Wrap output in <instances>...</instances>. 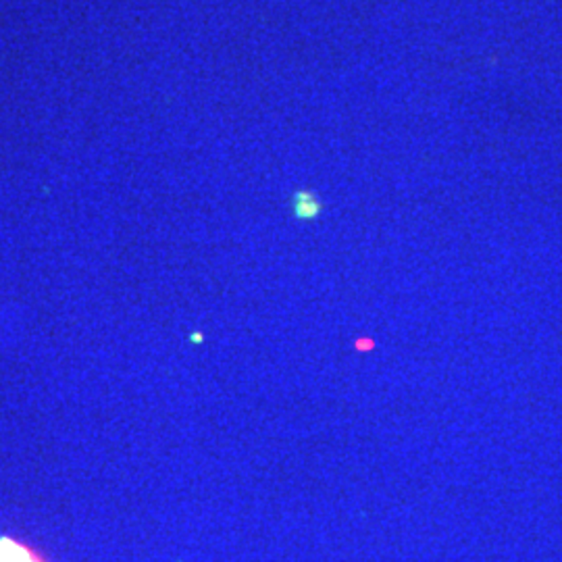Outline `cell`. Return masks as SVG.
<instances>
[{
  "mask_svg": "<svg viewBox=\"0 0 562 562\" xmlns=\"http://www.w3.org/2000/svg\"><path fill=\"white\" fill-rule=\"evenodd\" d=\"M317 210H319L317 200H312L308 194H298V217L308 219V217L317 214Z\"/></svg>",
  "mask_w": 562,
  "mask_h": 562,
  "instance_id": "cell-2",
  "label": "cell"
},
{
  "mask_svg": "<svg viewBox=\"0 0 562 562\" xmlns=\"http://www.w3.org/2000/svg\"><path fill=\"white\" fill-rule=\"evenodd\" d=\"M0 562H44V560L23 543L0 539Z\"/></svg>",
  "mask_w": 562,
  "mask_h": 562,
  "instance_id": "cell-1",
  "label": "cell"
}]
</instances>
